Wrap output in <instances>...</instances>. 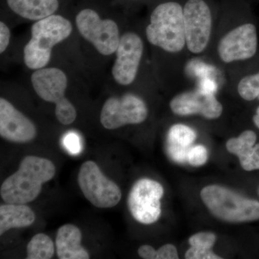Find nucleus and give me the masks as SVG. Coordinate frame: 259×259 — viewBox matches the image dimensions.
I'll return each mask as SVG.
<instances>
[{
    "instance_id": "obj_24",
    "label": "nucleus",
    "mask_w": 259,
    "mask_h": 259,
    "mask_svg": "<svg viewBox=\"0 0 259 259\" xmlns=\"http://www.w3.org/2000/svg\"><path fill=\"white\" fill-rule=\"evenodd\" d=\"M185 258L187 259H222L213 253L211 249H203L197 247L191 246L185 253Z\"/></svg>"
},
{
    "instance_id": "obj_28",
    "label": "nucleus",
    "mask_w": 259,
    "mask_h": 259,
    "mask_svg": "<svg viewBox=\"0 0 259 259\" xmlns=\"http://www.w3.org/2000/svg\"><path fill=\"white\" fill-rule=\"evenodd\" d=\"M140 257L144 259L157 258V250H155L151 245H143L138 250Z\"/></svg>"
},
{
    "instance_id": "obj_29",
    "label": "nucleus",
    "mask_w": 259,
    "mask_h": 259,
    "mask_svg": "<svg viewBox=\"0 0 259 259\" xmlns=\"http://www.w3.org/2000/svg\"><path fill=\"white\" fill-rule=\"evenodd\" d=\"M253 121L255 126L259 129V107L257 108L255 115H253Z\"/></svg>"
},
{
    "instance_id": "obj_5",
    "label": "nucleus",
    "mask_w": 259,
    "mask_h": 259,
    "mask_svg": "<svg viewBox=\"0 0 259 259\" xmlns=\"http://www.w3.org/2000/svg\"><path fill=\"white\" fill-rule=\"evenodd\" d=\"M67 81L64 71L57 68L37 69L31 76L35 93L44 101L56 104V118L65 125L73 123L77 115L74 105L64 96Z\"/></svg>"
},
{
    "instance_id": "obj_15",
    "label": "nucleus",
    "mask_w": 259,
    "mask_h": 259,
    "mask_svg": "<svg viewBox=\"0 0 259 259\" xmlns=\"http://www.w3.org/2000/svg\"><path fill=\"white\" fill-rule=\"evenodd\" d=\"M256 139L255 132L248 130L238 138L227 141V150L238 156L242 168L245 171L259 169V144L255 145Z\"/></svg>"
},
{
    "instance_id": "obj_13",
    "label": "nucleus",
    "mask_w": 259,
    "mask_h": 259,
    "mask_svg": "<svg viewBox=\"0 0 259 259\" xmlns=\"http://www.w3.org/2000/svg\"><path fill=\"white\" fill-rule=\"evenodd\" d=\"M170 108L175 115H200L209 120L218 118L223 110L214 94L200 89L177 95L170 102Z\"/></svg>"
},
{
    "instance_id": "obj_9",
    "label": "nucleus",
    "mask_w": 259,
    "mask_h": 259,
    "mask_svg": "<svg viewBox=\"0 0 259 259\" xmlns=\"http://www.w3.org/2000/svg\"><path fill=\"white\" fill-rule=\"evenodd\" d=\"M148 108L142 99L131 94L107 99L102 107L100 122L107 130L142 123L148 117Z\"/></svg>"
},
{
    "instance_id": "obj_14",
    "label": "nucleus",
    "mask_w": 259,
    "mask_h": 259,
    "mask_svg": "<svg viewBox=\"0 0 259 259\" xmlns=\"http://www.w3.org/2000/svg\"><path fill=\"white\" fill-rule=\"evenodd\" d=\"M37 136L35 125L22 112L18 111L10 102L0 99V136L16 143L26 144Z\"/></svg>"
},
{
    "instance_id": "obj_17",
    "label": "nucleus",
    "mask_w": 259,
    "mask_h": 259,
    "mask_svg": "<svg viewBox=\"0 0 259 259\" xmlns=\"http://www.w3.org/2000/svg\"><path fill=\"white\" fill-rule=\"evenodd\" d=\"M197 139V133L189 126L176 124L170 127L167 135L166 151L172 161L187 163V155Z\"/></svg>"
},
{
    "instance_id": "obj_20",
    "label": "nucleus",
    "mask_w": 259,
    "mask_h": 259,
    "mask_svg": "<svg viewBox=\"0 0 259 259\" xmlns=\"http://www.w3.org/2000/svg\"><path fill=\"white\" fill-rule=\"evenodd\" d=\"M27 259H51L55 253V246L50 237L37 233L27 245Z\"/></svg>"
},
{
    "instance_id": "obj_21",
    "label": "nucleus",
    "mask_w": 259,
    "mask_h": 259,
    "mask_svg": "<svg viewBox=\"0 0 259 259\" xmlns=\"http://www.w3.org/2000/svg\"><path fill=\"white\" fill-rule=\"evenodd\" d=\"M238 92L246 101L259 100V72L243 77L238 83Z\"/></svg>"
},
{
    "instance_id": "obj_4",
    "label": "nucleus",
    "mask_w": 259,
    "mask_h": 259,
    "mask_svg": "<svg viewBox=\"0 0 259 259\" xmlns=\"http://www.w3.org/2000/svg\"><path fill=\"white\" fill-rule=\"evenodd\" d=\"M204 204L214 217L228 223L259 220V202L218 185L206 186L200 192Z\"/></svg>"
},
{
    "instance_id": "obj_25",
    "label": "nucleus",
    "mask_w": 259,
    "mask_h": 259,
    "mask_svg": "<svg viewBox=\"0 0 259 259\" xmlns=\"http://www.w3.org/2000/svg\"><path fill=\"white\" fill-rule=\"evenodd\" d=\"M64 144L67 151L74 154L79 153L81 149L79 136L74 133L66 135L64 139Z\"/></svg>"
},
{
    "instance_id": "obj_2",
    "label": "nucleus",
    "mask_w": 259,
    "mask_h": 259,
    "mask_svg": "<svg viewBox=\"0 0 259 259\" xmlns=\"http://www.w3.org/2000/svg\"><path fill=\"white\" fill-rule=\"evenodd\" d=\"M69 20L52 15L37 20L31 28V39L24 49V61L32 70L42 69L50 61L53 47L71 35Z\"/></svg>"
},
{
    "instance_id": "obj_8",
    "label": "nucleus",
    "mask_w": 259,
    "mask_h": 259,
    "mask_svg": "<svg viewBox=\"0 0 259 259\" xmlns=\"http://www.w3.org/2000/svg\"><path fill=\"white\" fill-rule=\"evenodd\" d=\"M163 195V188L159 182L150 179L137 181L127 197L130 212L136 221L142 224L156 223L161 216Z\"/></svg>"
},
{
    "instance_id": "obj_12",
    "label": "nucleus",
    "mask_w": 259,
    "mask_h": 259,
    "mask_svg": "<svg viewBox=\"0 0 259 259\" xmlns=\"http://www.w3.org/2000/svg\"><path fill=\"white\" fill-rule=\"evenodd\" d=\"M258 49V34L253 24L240 25L228 32L218 44V52L225 63L251 59Z\"/></svg>"
},
{
    "instance_id": "obj_1",
    "label": "nucleus",
    "mask_w": 259,
    "mask_h": 259,
    "mask_svg": "<svg viewBox=\"0 0 259 259\" xmlns=\"http://www.w3.org/2000/svg\"><path fill=\"white\" fill-rule=\"evenodd\" d=\"M56 167L47 158L28 156L18 171L3 182L0 195L5 203L25 204L40 195L42 185L55 176Z\"/></svg>"
},
{
    "instance_id": "obj_22",
    "label": "nucleus",
    "mask_w": 259,
    "mask_h": 259,
    "mask_svg": "<svg viewBox=\"0 0 259 259\" xmlns=\"http://www.w3.org/2000/svg\"><path fill=\"white\" fill-rule=\"evenodd\" d=\"M217 237L211 232H199L189 238L191 246L197 247L203 249H211L215 243Z\"/></svg>"
},
{
    "instance_id": "obj_23",
    "label": "nucleus",
    "mask_w": 259,
    "mask_h": 259,
    "mask_svg": "<svg viewBox=\"0 0 259 259\" xmlns=\"http://www.w3.org/2000/svg\"><path fill=\"white\" fill-rule=\"evenodd\" d=\"M208 158L207 148L202 145L192 146L187 155V163L193 166L205 164Z\"/></svg>"
},
{
    "instance_id": "obj_11",
    "label": "nucleus",
    "mask_w": 259,
    "mask_h": 259,
    "mask_svg": "<svg viewBox=\"0 0 259 259\" xmlns=\"http://www.w3.org/2000/svg\"><path fill=\"white\" fill-rule=\"evenodd\" d=\"M144 52V44L139 35L127 32L120 37L116 50L117 59L112 69V76L119 84L127 86L134 82Z\"/></svg>"
},
{
    "instance_id": "obj_16",
    "label": "nucleus",
    "mask_w": 259,
    "mask_h": 259,
    "mask_svg": "<svg viewBox=\"0 0 259 259\" xmlns=\"http://www.w3.org/2000/svg\"><path fill=\"white\" fill-rule=\"evenodd\" d=\"M82 234L78 227L66 224L59 228L56 235V253L60 259H89L88 250L81 244Z\"/></svg>"
},
{
    "instance_id": "obj_3",
    "label": "nucleus",
    "mask_w": 259,
    "mask_h": 259,
    "mask_svg": "<svg viewBox=\"0 0 259 259\" xmlns=\"http://www.w3.org/2000/svg\"><path fill=\"white\" fill-rule=\"evenodd\" d=\"M146 36L152 45L169 53L180 52L186 45L184 11L175 2L158 5L151 15Z\"/></svg>"
},
{
    "instance_id": "obj_7",
    "label": "nucleus",
    "mask_w": 259,
    "mask_h": 259,
    "mask_svg": "<svg viewBox=\"0 0 259 259\" xmlns=\"http://www.w3.org/2000/svg\"><path fill=\"white\" fill-rule=\"evenodd\" d=\"M81 36L91 42L100 54L110 56L115 53L120 42L118 27L113 20H102L95 10H81L76 18Z\"/></svg>"
},
{
    "instance_id": "obj_27",
    "label": "nucleus",
    "mask_w": 259,
    "mask_h": 259,
    "mask_svg": "<svg viewBox=\"0 0 259 259\" xmlns=\"http://www.w3.org/2000/svg\"><path fill=\"white\" fill-rule=\"evenodd\" d=\"M10 31L3 22L0 23V53L3 54L10 44Z\"/></svg>"
},
{
    "instance_id": "obj_10",
    "label": "nucleus",
    "mask_w": 259,
    "mask_h": 259,
    "mask_svg": "<svg viewBox=\"0 0 259 259\" xmlns=\"http://www.w3.org/2000/svg\"><path fill=\"white\" fill-rule=\"evenodd\" d=\"M186 45L193 54L203 52L208 45L212 20L204 0H188L184 7Z\"/></svg>"
},
{
    "instance_id": "obj_18",
    "label": "nucleus",
    "mask_w": 259,
    "mask_h": 259,
    "mask_svg": "<svg viewBox=\"0 0 259 259\" xmlns=\"http://www.w3.org/2000/svg\"><path fill=\"white\" fill-rule=\"evenodd\" d=\"M7 3L19 16L37 21L54 15L59 7V0H7Z\"/></svg>"
},
{
    "instance_id": "obj_26",
    "label": "nucleus",
    "mask_w": 259,
    "mask_h": 259,
    "mask_svg": "<svg viewBox=\"0 0 259 259\" xmlns=\"http://www.w3.org/2000/svg\"><path fill=\"white\" fill-rule=\"evenodd\" d=\"M179 258L178 251L176 247L172 244H166L157 250V259Z\"/></svg>"
},
{
    "instance_id": "obj_19",
    "label": "nucleus",
    "mask_w": 259,
    "mask_h": 259,
    "mask_svg": "<svg viewBox=\"0 0 259 259\" xmlns=\"http://www.w3.org/2000/svg\"><path fill=\"white\" fill-rule=\"evenodd\" d=\"M35 214L25 204H8L0 206V235L13 228H26L33 224Z\"/></svg>"
},
{
    "instance_id": "obj_30",
    "label": "nucleus",
    "mask_w": 259,
    "mask_h": 259,
    "mask_svg": "<svg viewBox=\"0 0 259 259\" xmlns=\"http://www.w3.org/2000/svg\"><path fill=\"white\" fill-rule=\"evenodd\" d=\"M258 193L259 194V187H258Z\"/></svg>"
},
{
    "instance_id": "obj_6",
    "label": "nucleus",
    "mask_w": 259,
    "mask_h": 259,
    "mask_svg": "<svg viewBox=\"0 0 259 259\" xmlns=\"http://www.w3.org/2000/svg\"><path fill=\"white\" fill-rule=\"evenodd\" d=\"M77 180L84 197L98 208H112L122 198L120 187L103 175L95 162L81 164Z\"/></svg>"
}]
</instances>
